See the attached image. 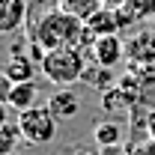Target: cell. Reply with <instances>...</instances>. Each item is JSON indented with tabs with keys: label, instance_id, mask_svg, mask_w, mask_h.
<instances>
[{
	"label": "cell",
	"instance_id": "obj_16",
	"mask_svg": "<svg viewBox=\"0 0 155 155\" xmlns=\"http://www.w3.org/2000/svg\"><path fill=\"white\" fill-rule=\"evenodd\" d=\"M146 131H149V137L155 140V107L149 110V116H146Z\"/></svg>",
	"mask_w": 155,
	"mask_h": 155
},
{
	"label": "cell",
	"instance_id": "obj_4",
	"mask_svg": "<svg viewBox=\"0 0 155 155\" xmlns=\"http://www.w3.org/2000/svg\"><path fill=\"white\" fill-rule=\"evenodd\" d=\"M90 57L96 66H104V69H114L125 60V42L116 36H98L93 45H90Z\"/></svg>",
	"mask_w": 155,
	"mask_h": 155
},
{
	"label": "cell",
	"instance_id": "obj_17",
	"mask_svg": "<svg viewBox=\"0 0 155 155\" xmlns=\"http://www.w3.org/2000/svg\"><path fill=\"white\" fill-rule=\"evenodd\" d=\"M128 0H104V6H110V9H122Z\"/></svg>",
	"mask_w": 155,
	"mask_h": 155
},
{
	"label": "cell",
	"instance_id": "obj_6",
	"mask_svg": "<svg viewBox=\"0 0 155 155\" xmlns=\"http://www.w3.org/2000/svg\"><path fill=\"white\" fill-rule=\"evenodd\" d=\"M3 104L15 107V110H27V107H36V98H39V87L33 81H24V84H12L3 78Z\"/></svg>",
	"mask_w": 155,
	"mask_h": 155
},
{
	"label": "cell",
	"instance_id": "obj_1",
	"mask_svg": "<svg viewBox=\"0 0 155 155\" xmlns=\"http://www.w3.org/2000/svg\"><path fill=\"white\" fill-rule=\"evenodd\" d=\"M30 42L39 45L42 51H54V48H90L96 36L90 33V27L81 18L63 12V9H51L45 15H39L36 24H30Z\"/></svg>",
	"mask_w": 155,
	"mask_h": 155
},
{
	"label": "cell",
	"instance_id": "obj_7",
	"mask_svg": "<svg viewBox=\"0 0 155 155\" xmlns=\"http://www.w3.org/2000/svg\"><path fill=\"white\" fill-rule=\"evenodd\" d=\"M27 0H0V30L15 33L21 24H27Z\"/></svg>",
	"mask_w": 155,
	"mask_h": 155
},
{
	"label": "cell",
	"instance_id": "obj_8",
	"mask_svg": "<svg viewBox=\"0 0 155 155\" xmlns=\"http://www.w3.org/2000/svg\"><path fill=\"white\" fill-rule=\"evenodd\" d=\"M87 27H90V33L93 36H114L116 30L122 27V21H119V9H110V6H101L96 15H90V18L84 21Z\"/></svg>",
	"mask_w": 155,
	"mask_h": 155
},
{
	"label": "cell",
	"instance_id": "obj_19",
	"mask_svg": "<svg viewBox=\"0 0 155 155\" xmlns=\"http://www.w3.org/2000/svg\"><path fill=\"white\" fill-rule=\"evenodd\" d=\"M131 155H134V149H131Z\"/></svg>",
	"mask_w": 155,
	"mask_h": 155
},
{
	"label": "cell",
	"instance_id": "obj_13",
	"mask_svg": "<svg viewBox=\"0 0 155 155\" xmlns=\"http://www.w3.org/2000/svg\"><path fill=\"white\" fill-rule=\"evenodd\" d=\"M84 84H90V87H98V90H110L116 84V78L110 69H104V66H87V72H84Z\"/></svg>",
	"mask_w": 155,
	"mask_h": 155
},
{
	"label": "cell",
	"instance_id": "obj_12",
	"mask_svg": "<svg viewBox=\"0 0 155 155\" xmlns=\"http://www.w3.org/2000/svg\"><path fill=\"white\" fill-rule=\"evenodd\" d=\"M57 6L63 9V12L75 15V18L87 21L90 15H96L98 9L104 6V0H57Z\"/></svg>",
	"mask_w": 155,
	"mask_h": 155
},
{
	"label": "cell",
	"instance_id": "obj_10",
	"mask_svg": "<svg viewBox=\"0 0 155 155\" xmlns=\"http://www.w3.org/2000/svg\"><path fill=\"white\" fill-rule=\"evenodd\" d=\"M33 75H36V63H33L30 57H24V54H15V57L3 66V78H6V81H12V84L33 81Z\"/></svg>",
	"mask_w": 155,
	"mask_h": 155
},
{
	"label": "cell",
	"instance_id": "obj_2",
	"mask_svg": "<svg viewBox=\"0 0 155 155\" xmlns=\"http://www.w3.org/2000/svg\"><path fill=\"white\" fill-rule=\"evenodd\" d=\"M42 75L48 78L51 84L57 87H72L78 81H84L87 72V60L78 48H54V51H45V57L39 63Z\"/></svg>",
	"mask_w": 155,
	"mask_h": 155
},
{
	"label": "cell",
	"instance_id": "obj_15",
	"mask_svg": "<svg viewBox=\"0 0 155 155\" xmlns=\"http://www.w3.org/2000/svg\"><path fill=\"white\" fill-rule=\"evenodd\" d=\"M134 155H155V140H143V143H137L134 146Z\"/></svg>",
	"mask_w": 155,
	"mask_h": 155
},
{
	"label": "cell",
	"instance_id": "obj_3",
	"mask_svg": "<svg viewBox=\"0 0 155 155\" xmlns=\"http://www.w3.org/2000/svg\"><path fill=\"white\" fill-rule=\"evenodd\" d=\"M57 116L51 114V107H27L18 114V128H21V140L33 143V146H45L57 137Z\"/></svg>",
	"mask_w": 155,
	"mask_h": 155
},
{
	"label": "cell",
	"instance_id": "obj_14",
	"mask_svg": "<svg viewBox=\"0 0 155 155\" xmlns=\"http://www.w3.org/2000/svg\"><path fill=\"white\" fill-rule=\"evenodd\" d=\"M98 155H131L125 143H114V146H98Z\"/></svg>",
	"mask_w": 155,
	"mask_h": 155
},
{
	"label": "cell",
	"instance_id": "obj_11",
	"mask_svg": "<svg viewBox=\"0 0 155 155\" xmlns=\"http://www.w3.org/2000/svg\"><path fill=\"white\" fill-rule=\"evenodd\" d=\"M93 140H96L98 146H114V143H122V128H119V122L114 119H101L93 125Z\"/></svg>",
	"mask_w": 155,
	"mask_h": 155
},
{
	"label": "cell",
	"instance_id": "obj_9",
	"mask_svg": "<svg viewBox=\"0 0 155 155\" xmlns=\"http://www.w3.org/2000/svg\"><path fill=\"white\" fill-rule=\"evenodd\" d=\"M48 107H51V114H54L60 122H63V119H72V116L81 110V101H78V96L69 90V87H60L57 93L51 96Z\"/></svg>",
	"mask_w": 155,
	"mask_h": 155
},
{
	"label": "cell",
	"instance_id": "obj_5",
	"mask_svg": "<svg viewBox=\"0 0 155 155\" xmlns=\"http://www.w3.org/2000/svg\"><path fill=\"white\" fill-rule=\"evenodd\" d=\"M125 60L131 66H149L155 63V27H146L125 42Z\"/></svg>",
	"mask_w": 155,
	"mask_h": 155
},
{
	"label": "cell",
	"instance_id": "obj_18",
	"mask_svg": "<svg viewBox=\"0 0 155 155\" xmlns=\"http://www.w3.org/2000/svg\"><path fill=\"white\" fill-rule=\"evenodd\" d=\"M75 155H98V152H93V149H78Z\"/></svg>",
	"mask_w": 155,
	"mask_h": 155
}]
</instances>
